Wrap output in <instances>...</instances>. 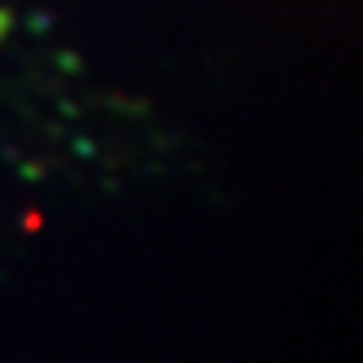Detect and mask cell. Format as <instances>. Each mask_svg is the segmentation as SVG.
Returning <instances> with one entry per match:
<instances>
[{"label":"cell","mask_w":363,"mask_h":363,"mask_svg":"<svg viewBox=\"0 0 363 363\" xmlns=\"http://www.w3.org/2000/svg\"><path fill=\"white\" fill-rule=\"evenodd\" d=\"M5 27H9V18H5V13H0V35H5Z\"/></svg>","instance_id":"6da1fadb"}]
</instances>
